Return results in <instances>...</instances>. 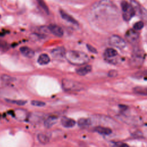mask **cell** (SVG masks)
I'll return each instance as SVG.
<instances>
[{
	"instance_id": "cell-1",
	"label": "cell",
	"mask_w": 147,
	"mask_h": 147,
	"mask_svg": "<svg viewBox=\"0 0 147 147\" xmlns=\"http://www.w3.org/2000/svg\"><path fill=\"white\" fill-rule=\"evenodd\" d=\"M67 61L74 65H83L89 61V57L85 53L79 51H69L65 53Z\"/></svg>"
},
{
	"instance_id": "cell-2",
	"label": "cell",
	"mask_w": 147,
	"mask_h": 147,
	"mask_svg": "<svg viewBox=\"0 0 147 147\" xmlns=\"http://www.w3.org/2000/svg\"><path fill=\"white\" fill-rule=\"evenodd\" d=\"M121 6L123 19L126 21H129L136 14L134 7L131 4H129L126 1H122L121 3Z\"/></svg>"
},
{
	"instance_id": "cell-3",
	"label": "cell",
	"mask_w": 147,
	"mask_h": 147,
	"mask_svg": "<svg viewBox=\"0 0 147 147\" xmlns=\"http://www.w3.org/2000/svg\"><path fill=\"white\" fill-rule=\"evenodd\" d=\"M63 88L68 91H79L82 88V86L77 82L64 79L62 80Z\"/></svg>"
},
{
	"instance_id": "cell-4",
	"label": "cell",
	"mask_w": 147,
	"mask_h": 147,
	"mask_svg": "<svg viewBox=\"0 0 147 147\" xmlns=\"http://www.w3.org/2000/svg\"><path fill=\"white\" fill-rule=\"evenodd\" d=\"M109 42L111 46L119 49H123L126 45V41L121 37L115 34L110 36Z\"/></svg>"
},
{
	"instance_id": "cell-5",
	"label": "cell",
	"mask_w": 147,
	"mask_h": 147,
	"mask_svg": "<svg viewBox=\"0 0 147 147\" xmlns=\"http://www.w3.org/2000/svg\"><path fill=\"white\" fill-rule=\"evenodd\" d=\"M144 55L140 51L134 52L130 59V64L133 67H138L142 65L144 61Z\"/></svg>"
},
{
	"instance_id": "cell-6",
	"label": "cell",
	"mask_w": 147,
	"mask_h": 147,
	"mask_svg": "<svg viewBox=\"0 0 147 147\" xmlns=\"http://www.w3.org/2000/svg\"><path fill=\"white\" fill-rule=\"evenodd\" d=\"M65 50L64 47H59L54 49L51 52V55L55 59H61L64 57H65Z\"/></svg>"
},
{
	"instance_id": "cell-7",
	"label": "cell",
	"mask_w": 147,
	"mask_h": 147,
	"mask_svg": "<svg viewBox=\"0 0 147 147\" xmlns=\"http://www.w3.org/2000/svg\"><path fill=\"white\" fill-rule=\"evenodd\" d=\"M139 37V34L134 29L128 30L125 34V38L130 42H134L136 41Z\"/></svg>"
},
{
	"instance_id": "cell-8",
	"label": "cell",
	"mask_w": 147,
	"mask_h": 147,
	"mask_svg": "<svg viewBox=\"0 0 147 147\" xmlns=\"http://www.w3.org/2000/svg\"><path fill=\"white\" fill-rule=\"evenodd\" d=\"M48 28L49 31L52 32L56 36L59 37L63 36V30L59 26L55 24H51L48 26Z\"/></svg>"
},
{
	"instance_id": "cell-9",
	"label": "cell",
	"mask_w": 147,
	"mask_h": 147,
	"mask_svg": "<svg viewBox=\"0 0 147 147\" xmlns=\"http://www.w3.org/2000/svg\"><path fill=\"white\" fill-rule=\"evenodd\" d=\"M60 14L61 17H62V18L65 20V21H67L70 23H72L73 24H75V25L78 24V21L74 17H72L71 16H70L69 14L66 13L63 10H62V9L60 10Z\"/></svg>"
},
{
	"instance_id": "cell-10",
	"label": "cell",
	"mask_w": 147,
	"mask_h": 147,
	"mask_svg": "<svg viewBox=\"0 0 147 147\" xmlns=\"http://www.w3.org/2000/svg\"><path fill=\"white\" fill-rule=\"evenodd\" d=\"M61 123L64 127L69 128L74 127L76 123V122L73 119L66 117H63L61 119Z\"/></svg>"
},
{
	"instance_id": "cell-11",
	"label": "cell",
	"mask_w": 147,
	"mask_h": 147,
	"mask_svg": "<svg viewBox=\"0 0 147 147\" xmlns=\"http://www.w3.org/2000/svg\"><path fill=\"white\" fill-rule=\"evenodd\" d=\"M117 55H118L117 51L112 48H108L106 49L104 52V56L106 60H110V59L115 57V56H117Z\"/></svg>"
},
{
	"instance_id": "cell-12",
	"label": "cell",
	"mask_w": 147,
	"mask_h": 147,
	"mask_svg": "<svg viewBox=\"0 0 147 147\" xmlns=\"http://www.w3.org/2000/svg\"><path fill=\"white\" fill-rule=\"evenodd\" d=\"M92 67L90 65H86L78 68L76 70V73L80 76H84L91 72Z\"/></svg>"
},
{
	"instance_id": "cell-13",
	"label": "cell",
	"mask_w": 147,
	"mask_h": 147,
	"mask_svg": "<svg viewBox=\"0 0 147 147\" xmlns=\"http://www.w3.org/2000/svg\"><path fill=\"white\" fill-rule=\"evenodd\" d=\"M57 119H58V118L56 116H55V115L49 116L44 121V126L47 128L51 127L53 125H54L57 122Z\"/></svg>"
},
{
	"instance_id": "cell-14",
	"label": "cell",
	"mask_w": 147,
	"mask_h": 147,
	"mask_svg": "<svg viewBox=\"0 0 147 147\" xmlns=\"http://www.w3.org/2000/svg\"><path fill=\"white\" fill-rule=\"evenodd\" d=\"M21 53L25 56L29 57V58H31L34 55V51L30 49V48L28 47H22L20 48V49Z\"/></svg>"
},
{
	"instance_id": "cell-15",
	"label": "cell",
	"mask_w": 147,
	"mask_h": 147,
	"mask_svg": "<svg viewBox=\"0 0 147 147\" xmlns=\"http://www.w3.org/2000/svg\"><path fill=\"white\" fill-rule=\"evenodd\" d=\"M95 131L102 135H109L111 133V129L107 127H103L101 126H98L95 127Z\"/></svg>"
},
{
	"instance_id": "cell-16",
	"label": "cell",
	"mask_w": 147,
	"mask_h": 147,
	"mask_svg": "<svg viewBox=\"0 0 147 147\" xmlns=\"http://www.w3.org/2000/svg\"><path fill=\"white\" fill-rule=\"evenodd\" d=\"M78 124L79 127H87L92 124V120L90 118H82L78 120Z\"/></svg>"
},
{
	"instance_id": "cell-17",
	"label": "cell",
	"mask_w": 147,
	"mask_h": 147,
	"mask_svg": "<svg viewBox=\"0 0 147 147\" xmlns=\"http://www.w3.org/2000/svg\"><path fill=\"white\" fill-rule=\"evenodd\" d=\"M50 58L47 54H41L37 59V62L40 65H45L49 63Z\"/></svg>"
},
{
	"instance_id": "cell-18",
	"label": "cell",
	"mask_w": 147,
	"mask_h": 147,
	"mask_svg": "<svg viewBox=\"0 0 147 147\" xmlns=\"http://www.w3.org/2000/svg\"><path fill=\"white\" fill-rule=\"evenodd\" d=\"M37 139L38 141L42 144H46L49 141V137L44 133L38 134L37 135Z\"/></svg>"
},
{
	"instance_id": "cell-19",
	"label": "cell",
	"mask_w": 147,
	"mask_h": 147,
	"mask_svg": "<svg viewBox=\"0 0 147 147\" xmlns=\"http://www.w3.org/2000/svg\"><path fill=\"white\" fill-rule=\"evenodd\" d=\"M133 91L138 95H147V88L144 87H136L133 88Z\"/></svg>"
},
{
	"instance_id": "cell-20",
	"label": "cell",
	"mask_w": 147,
	"mask_h": 147,
	"mask_svg": "<svg viewBox=\"0 0 147 147\" xmlns=\"http://www.w3.org/2000/svg\"><path fill=\"white\" fill-rule=\"evenodd\" d=\"M7 102L11 103L12 104H16L20 106H22L26 104V101L23 100H11V99H6Z\"/></svg>"
},
{
	"instance_id": "cell-21",
	"label": "cell",
	"mask_w": 147,
	"mask_h": 147,
	"mask_svg": "<svg viewBox=\"0 0 147 147\" xmlns=\"http://www.w3.org/2000/svg\"><path fill=\"white\" fill-rule=\"evenodd\" d=\"M38 5L40 6V7L47 13H49V9L45 3V2L44 1V0H36Z\"/></svg>"
},
{
	"instance_id": "cell-22",
	"label": "cell",
	"mask_w": 147,
	"mask_h": 147,
	"mask_svg": "<svg viewBox=\"0 0 147 147\" xmlns=\"http://www.w3.org/2000/svg\"><path fill=\"white\" fill-rule=\"evenodd\" d=\"M144 27V23L142 21H138L136 22L133 25V29L136 30H138Z\"/></svg>"
},
{
	"instance_id": "cell-23",
	"label": "cell",
	"mask_w": 147,
	"mask_h": 147,
	"mask_svg": "<svg viewBox=\"0 0 147 147\" xmlns=\"http://www.w3.org/2000/svg\"><path fill=\"white\" fill-rule=\"evenodd\" d=\"M147 76V71H142L140 72H137L134 74V76L137 78H142Z\"/></svg>"
},
{
	"instance_id": "cell-24",
	"label": "cell",
	"mask_w": 147,
	"mask_h": 147,
	"mask_svg": "<svg viewBox=\"0 0 147 147\" xmlns=\"http://www.w3.org/2000/svg\"><path fill=\"white\" fill-rule=\"evenodd\" d=\"M31 104L35 106H38V107H42L45 105V103L40 100H32L31 102Z\"/></svg>"
},
{
	"instance_id": "cell-25",
	"label": "cell",
	"mask_w": 147,
	"mask_h": 147,
	"mask_svg": "<svg viewBox=\"0 0 147 147\" xmlns=\"http://www.w3.org/2000/svg\"><path fill=\"white\" fill-rule=\"evenodd\" d=\"M113 145L114 147H129L127 144L120 141L114 142H113Z\"/></svg>"
},
{
	"instance_id": "cell-26",
	"label": "cell",
	"mask_w": 147,
	"mask_h": 147,
	"mask_svg": "<svg viewBox=\"0 0 147 147\" xmlns=\"http://www.w3.org/2000/svg\"><path fill=\"white\" fill-rule=\"evenodd\" d=\"M2 79L3 81H5V82H9L13 81V78L10 77L9 75H2Z\"/></svg>"
},
{
	"instance_id": "cell-27",
	"label": "cell",
	"mask_w": 147,
	"mask_h": 147,
	"mask_svg": "<svg viewBox=\"0 0 147 147\" xmlns=\"http://www.w3.org/2000/svg\"><path fill=\"white\" fill-rule=\"evenodd\" d=\"M87 49H88V51H90L91 52L94 53H97L96 49L94 47H93L92 46H91V45L87 44Z\"/></svg>"
},
{
	"instance_id": "cell-28",
	"label": "cell",
	"mask_w": 147,
	"mask_h": 147,
	"mask_svg": "<svg viewBox=\"0 0 147 147\" xmlns=\"http://www.w3.org/2000/svg\"><path fill=\"white\" fill-rule=\"evenodd\" d=\"M117 71L115 70H111L109 71V74H108V75L110 77H115L117 75Z\"/></svg>"
},
{
	"instance_id": "cell-29",
	"label": "cell",
	"mask_w": 147,
	"mask_h": 147,
	"mask_svg": "<svg viewBox=\"0 0 147 147\" xmlns=\"http://www.w3.org/2000/svg\"><path fill=\"white\" fill-rule=\"evenodd\" d=\"M7 44L5 41H0V48L2 49H5L7 48Z\"/></svg>"
},
{
	"instance_id": "cell-30",
	"label": "cell",
	"mask_w": 147,
	"mask_h": 147,
	"mask_svg": "<svg viewBox=\"0 0 147 147\" xmlns=\"http://www.w3.org/2000/svg\"><path fill=\"white\" fill-rule=\"evenodd\" d=\"M119 107L121 109H123V110L127 109V107H126L125 105H119Z\"/></svg>"
},
{
	"instance_id": "cell-31",
	"label": "cell",
	"mask_w": 147,
	"mask_h": 147,
	"mask_svg": "<svg viewBox=\"0 0 147 147\" xmlns=\"http://www.w3.org/2000/svg\"><path fill=\"white\" fill-rule=\"evenodd\" d=\"M0 17H1V16H0Z\"/></svg>"
}]
</instances>
